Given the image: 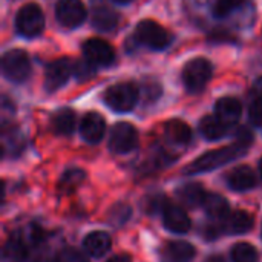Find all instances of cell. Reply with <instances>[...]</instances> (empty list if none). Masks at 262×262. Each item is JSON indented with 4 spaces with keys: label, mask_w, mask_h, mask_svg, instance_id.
<instances>
[{
    "label": "cell",
    "mask_w": 262,
    "mask_h": 262,
    "mask_svg": "<svg viewBox=\"0 0 262 262\" xmlns=\"http://www.w3.org/2000/svg\"><path fill=\"white\" fill-rule=\"evenodd\" d=\"M249 144H244L241 141H236L232 146H226L216 150H210L204 155H201L200 158H196L195 161H192L186 169L184 173L186 175H196V173H204V172H210L213 169H218L220 166H224L236 158H239L241 155H244L247 152Z\"/></svg>",
    "instance_id": "obj_1"
},
{
    "label": "cell",
    "mask_w": 262,
    "mask_h": 262,
    "mask_svg": "<svg viewBox=\"0 0 262 262\" xmlns=\"http://www.w3.org/2000/svg\"><path fill=\"white\" fill-rule=\"evenodd\" d=\"M212 78V63L204 58H192L186 63L183 69V81L187 91L190 92H200L206 88V84Z\"/></svg>",
    "instance_id": "obj_2"
},
{
    "label": "cell",
    "mask_w": 262,
    "mask_h": 262,
    "mask_svg": "<svg viewBox=\"0 0 262 262\" xmlns=\"http://www.w3.org/2000/svg\"><path fill=\"white\" fill-rule=\"evenodd\" d=\"M138 101V88L132 83H117L106 89L104 103L117 112H129Z\"/></svg>",
    "instance_id": "obj_3"
},
{
    "label": "cell",
    "mask_w": 262,
    "mask_h": 262,
    "mask_svg": "<svg viewBox=\"0 0 262 262\" xmlns=\"http://www.w3.org/2000/svg\"><path fill=\"white\" fill-rule=\"evenodd\" d=\"M2 72L11 81H25L31 72L29 55L23 49H11L2 57Z\"/></svg>",
    "instance_id": "obj_4"
},
{
    "label": "cell",
    "mask_w": 262,
    "mask_h": 262,
    "mask_svg": "<svg viewBox=\"0 0 262 262\" xmlns=\"http://www.w3.org/2000/svg\"><path fill=\"white\" fill-rule=\"evenodd\" d=\"M45 28V14L35 3H28L15 15V29L25 37H35Z\"/></svg>",
    "instance_id": "obj_5"
},
{
    "label": "cell",
    "mask_w": 262,
    "mask_h": 262,
    "mask_svg": "<svg viewBox=\"0 0 262 262\" xmlns=\"http://www.w3.org/2000/svg\"><path fill=\"white\" fill-rule=\"evenodd\" d=\"M135 38L152 49H164L170 43L169 32L155 20H141L135 29Z\"/></svg>",
    "instance_id": "obj_6"
},
{
    "label": "cell",
    "mask_w": 262,
    "mask_h": 262,
    "mask_svg": "<svg viewBox=\"0 0 262 262\" xmlns=\"http://www.w3.org/2000/svg\"><path fill=\"white\" fill-rule=\"evenodd\" d=\"M138 144V132L137 129L126 121L117 123L109 137V149L114 154H129Z\"/></svg>",
    "instance_id": "obj_7"
},
{
    "label": "cell",
    "mask_w": 262,
    "mask_h": 262,
    "mask_svg": "<svg viewBox=\"0 0 262 262\" xmlns=\"http://www.w3.org/2000/svg\"><path fill=\"white\" fill-rule=\"evenodd\" d=\"M86 8L81 0H58L55 6L57 20L66 28H77L86 18Z\"/></svg>",
    "instance_id": "obj_8"
},
{
    "label": "cell",
    "mask_w": 262,
    "mask_h": 262,
    "mask_svg": "<svg viewBox=\"0 0 262 262\" xmlns=\"http://www.w3.org/2000/svg\"><path fill=\"white\" fill-rule=\"evenodd\" d=\"M84 58H88L95 66H109L115 60L114 48L103 38H89L83 45Z\"/></svg>",
    "instance_id": "obj_9"
},
{
    "label": "cell",
    "mask_w": 262,
    "mask_h": 262,
    "mask_svg": "<svg viewBox=\"0 0 262 262\" xmlns=\"http://www.w3.org/2000/svg\"><path fill=\"white\" fill-rule=\"evenodd\" d=\"M74 74V66L69 58H58L48 64L45 71V86L48 91L60 89Z\"/></svg>",
    "instance_id": "obj_10"
},
{
    "label": "cell",
    "mask_w": 262,
    "mask_h": 262,
    "mask_svg": "<svg viewBox=\"0 0 262 262\" xmlns=\"http://www.w3.org/2000/svg\"><path fill=\"white\" fill-rule=\"evenodd\" d=\"M92 26L101 32L114 31L118 25V14L104 0H92L91 8Z\"/></svg>",
    "instance_id": "obj_11"
},
{
    "label": "cell",
    "mask_w": 262,
    "mask_h": 262,
    "mask_svg": "<svg viewBox=\"0 0 262 262\" xmlns=\"http://www.w3.org/2000/svg\"><path fill=\"white\" fill-rule=\"evenodd\" d=\"M161 215H163V224L169 232L183 235L190 230V218L183 207L177 204H164Z\"/></svg>",
    "instance_id": "obj_12"
},
{
    "label": "cell",
    "mask_w": 262,
    "mask_h": 262,
    "mask_svg": "<svg viewBox=\"0 0 262 262\" xmlns=\"http://www.w3.org/2000/svg\"><path fill=\"white\" fill-rule=\"evenodd\" d=\"M104 132H106V121L100 114L89 112L83 117L80 123V134L84 141L95 144L104 137Z\"/></svg>",
    "instance_id": "obj_13"
},
{
    "label": "cell",
    "mask_w": 262,
    "mask_h": 262,
    "mask_svg": "<svg viewBox=\"0 0 262 262\" xmlns=\"http://www.w3.org/2000/svg\"><path fill=\"white\" fill-rule=\"evenodd\" d=\"M227 186L236 192H246L256 186V175L249 166H238L226 177Z\"/></svg>",
    "instance_id": "obj_14"
},
{
    "label": "cell",
    "mask_w": 262,
    "mask_h": 262,
    "mask_svg": "<svg viewBox=\"0 0 262 262\" xmlns=\"http://www.w3.org/2000/svg\"><path fill=\"white\" fill-rule=\"evenodd\" d=\"M215 111H216V115L227 124H235L241 114H243V104L238 98L235 97H223L216 101L215 104Z\"/></svg>",
    "instance_id": "obj_15"
},
{
    "label": "cell",
    "mask_w": 262,
    "mask_h": 262,
    "mask_svg": "<svg viewBox=\"0 0 262 262\" xmlns=\"http://www.w3.org/2000/svg\"><path fill=\"white\" fill-rule=\"evenodd\" d=\"M111 246H112L111 236L106 232H100V230L88 233L83 239L84 252L94 258H100L104 253H107Z\"/></svg>",
    "instance_id": "obj_16"
},
{
    "label": "cell",
    "mask_w": 262,
    "mask_h": 262,
    "mask_svg": "<svg viewBox=\"0 0 262 262\" xmlns=\"http://www.w3.org/2000/svg\"><path fill=\"white\" fill-rule=\"evenodd\" d=\"M29 255V241L25 235H14L3 247V256L9 262L26 261Z\"/></svg>",
    "instance_id": "obj_17"
},
{
    "label": "cell",
    "mask_w": 262,
    "mask_h": 262,
    "mask_svg": "<svg viewBox=\"0 0 262 262\" xmlns=\"http://www.w3.org/2000/svg\"><path fill=\"white\" fill-rule=\"evenodd\" d=\"M252 227H253V216L244 210H236L223 221V229L232 235H244L250 232Z\"/></svg>",
    "instance_id": "obj_18"
},
{
    "label": "cell",
    "mask_w": 262,
    "mask_h": 262,
    "mask_svg": "<svg viewBox=\"0 0 262 262\" xmlns=\"http://www.w3.org/2000/svg\"><path fill=\"white\" fill-rule=\"evenodd\" d=\"M203 209L212 220L216 221H224L230 215V207L227 200L218 193H207L203 203Z\"/></svg>",
    "instance_id": "obj_19"
},
{
    "label": "cell",
    "mask_w": 262,
    "mask_h": 262,
    "mask_svg": "<svg viewBox=\"0 0 262 262\" xmlns=\"http://www.w3.org/2000/svg\"><path fill=\"white\" fill-rule=\"evenodd\" d=\"M195 247L186 241L169 243L164 249V256L169 262H190L195 258Z\"/></svg>",
    "instance_id": "obj_20"
},
{
    "label": "cell",
    "mask_w": 262,
    "mask_h": 262,
    "mask_svg": "<svg viewBox=\"0 0 262 262\" xmlns=\"http://www.w3.org/2000/svg\"><path fill=\"white\" fill-rule=\"evenodd\" d=\"M200 130L203 134V137L206 140H220L223 138L227 130H229V126L218 117V115H207L201 120L200 123Z\"/></svg>",
    "instance_id": "obj_21"
},
{
    "label": "cell",
    "mask_w": 262,
    "mask_h": 262,
    "mask_svg": "<svg viewBox=\"0 0 262 262\" xmlns=\"http://www.w3.org/2000/svg\"><path fill=\"white\" fill-rule=\"evenodd\" d=\"M178 198L181 203H184L189 207H196V206H203L204 200H206V190L201 184L198 183H189L184 184L178 189L177 192Z\"/></svg>",
    "instance_id": "obj_22"
},
{
    "label": "cell",
    "mask_w": 262,
    "mask_h": 262,
    "mask_svg": "<svg viewBox=\"0 0 262 262\" xmlns=\"http://www.w3.org/2000/svg\"><path fill=\"white\" fill-rule=\"evenodd\" d=\"M166 137L169 141H172L173 144H187L192 138V129L189 127L187 123L181 121V120H172L166 123L164 127Z\"/></svg>",
    "instance_id": "obj_23"
},
{
    "label": "cell",
    "mask_w": 262,
    "mask_h": 262,
    "mask_svg": "<svg viewBox=\"0 0 262 262\" xmlns=\"http://www.w3.org/2000/svg\"><path fill=\"white\" fill-rule=\"evenodd\" d=\"M52 130L58 135H71L75 129V114L71 109H60L52 115Z\"/></svg>",
    "instance_id": "obj_24"
},
{
    "label": "cell",
    "mask_w": 262,
    "mask_h": 262,
    "mask_svg": "<svg viewBox=\"0 0 262 262\" xmlns=\"http://www.w3.org/2000/svg\"><path fill=\"white\" fill-rule=\"evenodd\" d=\"M232 261L233 262H258V252L249 243H238L232 247Z\"/></svg>",
    "instance_id": "obj_25"
},
{
    "label": "cell",
    "mask_w": 262,
    "mask_h": 262,
    "mask_svg": "<svg viewBox=\"0 0 262 262\" xmlns=\"http://www.w3.org/2000/svg\"><path fill=\"white\" fill-rule=\"evenodd\" d=\"M51 262H89V259L80 250L74 247H64L52 256Z\"/></svg>",
    "instance_id": "obj_26"
},
{
    "label": "cell",
    "mask_w": 262,
    "mask_h": 262,
    "mask_svg": "<svg viewBox=\"0 0 262 262\" xmlns=\"http://www.w3.org/2000/svg\"><path fill=\"white\" fill-rule=\"evenodd\" d=\"M244 3H246V0H216L213 5V14L218 18L227 17L235 9L241 8Z\"/></svg>",
    "instance_id": "obj_27"
},
{
    "label": "cell",
    "mask_w": 262,
    "mask_h": 262,
    "mask_svg": "<svg viewBox=\"0 0 262 262\" xmlns=\"http://www.w3.org/2000/svg\"><path fill=\"white\" fill-rule=\"evenodd\" d=\"M83 180H84V173H83L81 170L74 169V170H68V172L61 177L60 184H61V189H63V190H74Z\"/></svg>",
    "instance_id": "obj_28"
},
{
    "label": "cell",
    "mask_w": 262,
    "mask_h": 262,
    "mask_svg": "<svg viewBox=\"0 0 262 262\" xmlns=\"http://www.w3.org/2000/svg\"><path fill=\"white\" fill-rule=\"evenodd\" d=\"M95 64L91 63L88 58L86 60H78L74 66V75L80 80V81H86L89 80L91 77H94V72H95Z\"/></svg>",
    "instance_id": "obj_29"
},
{
    "label": "cell",
    "mask_w": 262,
    "mask_h": 262,
    "mask_svg": "<svg viewBox=\"0 0 262 262\" xmlns=\"http://www.w3.org/2000/svg\"><path fill=\"white\" fill-rule=\"evenodd\" d=\"M249 118L252 124L262 127V95L255 97L249 104Z\"/></svg>",
    "instance_id": "obj_30"
},
{
    "label": "cell",
    "mask_w": 262,
    "mask_h": 262,
    "mask_svg": "<svg viewBox=\"0 0 262 262\" xmlns=\"http://www.w3.org/2000/svg\"><path fill=\"white\" fill-rule=\"evenodd\" d=\"M106 262H132L130 258L127 255H117V256H112L111 259H107Z\"/></svg>",
    "instance_id": "obj_31"
},
{
    "label": "cell",
    "mask_w": 262,
    "mask_h": 262,
    "mask_svg": "<svg viewBox=\"0 0 262 262\" xmlns=\"http://www.w3.org/2000/svg\"><path fill=\"white\" fill-rule=\"evenodd\" d=\"M204 262H226V261H224V258H223V256H220V255H213V256H209V258H207Z\"/></svg>",
    "instance_id": "obj_32"
},
{
    "label": "cell",
    "mask_w": 262,
    "mask_h": 262,
    "mask_svg": "<svg viewBox=\"0 0 262 262\" xmlns=\"http://www.w3.org/2000/svg\"><path fill=\"white\" fill-rule=\"evenodd\" d=\"M255 89L258 91V94L262 95V77H259L258 80H256V83H255Z\"/></svg>",
    "instance_id": "obj_33"
},
{
    "label": "cell",
    "mask_w": 262,
    "mask_h": 262,
    "mask_svg": "<svg viewBox=\"0 0 262 262\" xmlns=\"http://www.w3.org/2000/svg\"><path fill=\"white\" fill-rule=\"evenodd\" d=\"M114 2H117V3H129L132 0H114Z\"/></svg>",
    "instance_id": "obj_34"
},
{
    "label": "cell",
    "mask_w": 262,
    "mask_h": 262,
    "mask_svg": "<svg viewBox=\"0 0 262 262\" xmlns=\"http://www.w3.org/2000/svg\"><path fill=\"white\" fill-rule=\"evenodd\" d=\"M259 175H261V180H262V158H261V161H259Z\"/></svg>",
    "instance_id": "obj_35"
},
{
    "label": "cell",
    "mask_w": 262,
    "mask_h": 262,
    "mask_svg": "<svg viewBox=\"0 0 262 262\" xmlns=\"http://www.w3.org/2000/svg\"><path fill=\"white\" fill-rule=\"evenodd\" d=\"M261 236H262V226H261Z\"/></svg>",
    "instance_id": "obj_36"
}]
</instances>
